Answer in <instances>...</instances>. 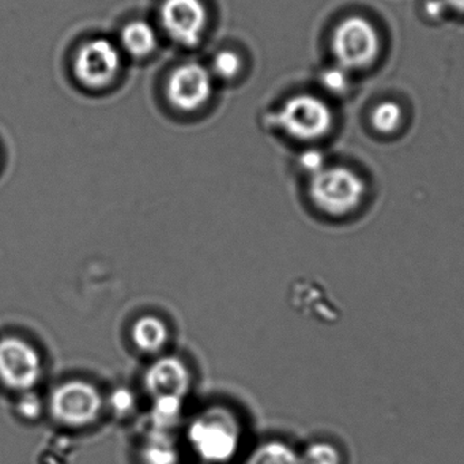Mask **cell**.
Instances as JSON below:
<instances>
[{"mask_svg":"<svg viewBox=\"0 0 464 464\" xmlns=\"http://www.w3.org/2000/svg\"><path fill=\"white\" fill-rule=\"evenodd\" d=\"M365 194V181L347 168L324 167L311 176L309 198L325 218L346 219L353 216Z\"/></svg>","mask_w":464,"mask_h":464,"instance_id":"1","label":"cell"},{"mask_svg":"<svg viewBox=\"0 0 464 464\" xmlns=\"http://www.w3.org/2000/svg\"><path fill=\"white\" fill-rule=\"evenodd\" d=\"M194 452L208 463L230 460L240 445V426L232 412L221 407L200 412L188 428Z\"/></svg>","mask_w":464,"mask_h":464,"instance_id":"2","label":"cell"},{"mask_svg":"<svg viewBox=\"0 0 464 464\" xmlns=\"http://www.w3.org/2000/svg\"><path fill=\"white\" fill-rule=\"evenodd\" d=\"M331 48L336 64L342 69L349 72L366 69L379 56V34L365 18L349 17L336 25Z\"/></svg>","mask_w":464,"mask_h":464,"instance_id":"3","label":"cell"},{"mask_svg":"<svg viewBox=\"0 0 464 464\" xmlns=\"http://www.w3.org/2000/svg\"><path fill=\"white\" fill-rule=\"evenodd\" d=\"M279 126L289 137L303 142L322 140L333 129L330 105L312 94H298L285 102L278 113Z\"/></svg>","mask_w":464,"mask_h":464,"instance_id":"4","label":"cell"},{"mask_svg":"<svg viewBox=\"0 0 464 464\" xmlns=\"http://www.w3.org/2000/svg\"><path fill=\"white\" fill-rule=\"evenodd\" d=\"M104 401L91 382L70 380L51 393L50 411L53 420L69 428L91 425L102 414Z\"/></svg>","mask_w":464,"mask_h":464,"instance_id":"5","label":"cell"},{"mask_svg":"<svg viewBox=\"0 0 464 464\" xmlns=\"http://www.w3.org/2000/svg\"><path fill=\"white\" fill-rule=\"evenodd\" d=\"M43 361L36 347L18 336L0 339V382L28 392L42 379Z\"/></svg>","mask_w":464,"mask_h":464,"instance_id":"6","label":"cell"},{"mask_svg":"<svg viewBox=\"0 0 464 464\" xmlns=\"http://www.w3.org/2000/svg\"><path fill=\"white\" fill-rule=\"evenodd\" d=\"M121 66L119 48L108 39L86 43L75 56L74 72L86 88H105L118 75Z\"/></svg>","mask_w":464,"mask_h":464,"instance_id":"7","label":"cell"},{"mask_svg":"<svg viewBox=\"0 0 464 464\" xmlns=\"http://www.w3.org/2000/svg\"><path fill=\"white\" fill-rule=\"evenodd\" d=\"M160 17L173 42L191 48L197 47L202 40L208 10L202 0H164Z\"/></svg>","mask_w":464,"mask_h":464,"instance_id":"8","label":"cell"},{"mask_svg":"<svg viewBox=\"0 0 464 464\" xmlns=\"http://www.w3.org/2000/svg\"><path fill=\"white\" fill-rule=\"evenodd\" d=\"M214 77L199 63H186L173 70L168 82V99L178 110L189 112L199 110L210 100Z\"/></svg>","mask_w":464,"mask_h":464,"instance_id":"9","label":"cell"},{"mask_svg":"<svg viewBox=\"0 0 464 464\" xmlns=\"http://www.w3.org/2000/svg\"><path fill=\"white\" fill-rule=\"evenodd\" d=\"M143 384L153 399L161 396L183 399L191 387V373L180 358L167 355L149 366Z\"/></svg>","mask_w":464,"mask_h":464,"instance_id":"10","label":"cell"},{"mask_svg":"<svg viewBox=\"0 0 464 464\" xmlns=\"http://www.w3.org/2000/svg\"><path fill=\"white\" fill-rule=\"evenodd\" d=\"M135 346L143 353L156 354L164 349L169 339L167 324L160 317L148 314L135 322L131 331Z\"/></svg>","mask_w":464,"mask_h":464,"instance_id":"11","label":"cell"},{"mask_svg":"<svg viewBox=\"0 0 464 464\" xmlns=\"http://www.w3.org/2000/svg\"><path fill=\"white\" fill-rule=\"evenodd\" d=\"M121 43L124 51L134 58H145L150 55L159 44L157 32L146 21H132L124 26Z\"/></svg>","mask_w":464,"mask_h":464,"instance_id":"12","label":"cell"},{"mask_svg":"<svg viewBox=\"0 0 464 464\" xmlns=\"http://www.w3.org/2000/svg\"><path fill=\"white\" fill-rule=\"evenodd\" d=\"M145 464H178L179 450L168 431L153 430L142 448Z\"/></svg>","mask_w":464,"mask_h":464,"instance_id":"13","label":"cell"},{"mask_svg":"<svg viewBox=\"0 0 464 464\" xmlns=\"http://www.w3.org/2000/svg\"><path fill=\"white\" fill-rule=\"evenodd\" d=\"M246 464H301L300 450L284 441L263 442L249 456Z\"/></svg>","mask_w":464,"mask_h":464,"instance_id":"14","label":"cell"},{"mask_svg":"<svg viewBox=\"0 0 464 464\" xmlns=\"http://www.w3.org/2000/svg\"><path fill=\"white\" fill-rule=\"evenodd\" d=\"M301 464H343V450L330 437H314L300 450Z\"/></svg>","mask_w":464,"mask_h":464,"instance_id":"15","label":"cell"},{"mask_svg":"<svg viewBox=\"0 0 464 464\" xmlns=\"http://www.w3.org/2000/svg\"><path fill=\"white\" fill-rule=\"evenodd\" d=\"M181 401L183 399L176 396L154 398L153 407H151V422H153L154 430L168 431V429L178 422L183 410Z\"/></svg>","mask_w":464,"mask_h":464,"instance_id":"16","label":"cell"},{"mask_svg":"<svg viewBox=\"0 0 464 464\" xmlns=\"http://www.w3.org/2000/svg\"><path fill=\"white\" fill-rule=\"evenodd\" d=\"M401 108L393 102H382L373 108L371 113V123L376 131L391 134L399 129L401 123Z\"/></svg>","mask_w":464,"mask_h":464,"instance_id":"17","label":"cell"},{"mask_svg":"<svg viewBox=\"0 0 464 464\" xmlns=\"http://www.w3.org/2000/svg\"><path fill=\"white\" fill-rule=\"evenodd\" d=\"M320 86L327 92L331 96L343 97L344 94L349 93L352 88L350 82V75L347 70L342 69L336 64L335 67L324 70L319 75Z\"/></svg>","mask_w":464,"mask_h":464,"instance_id":"18","label":"cell"},{"mask_svg":"<svg viewBox=\"0 0 464 464\" xmlns=\"http://www.w3.org/2000/svg\"><path fill=\"white\" fill-rule=\"evenodd\" d=\"M241 70V58L233 51H221L214 56L211 74L219 80H232Z\"/></svg>","mask_w":464,"mask_h":464,"instance_id":"19","label":"cell"},{"mask_svg":"<svg viewBox=\"0 0 464 464\" xmlns=\"http://www.w3.org/2000/svg\"><path fill=\"white\" fill-rule=\"evenodd\" d=\"M110 406L115 414L129 415L135 407V395L127 388H119L111 395Z\"/></svg>","mask_w":464,"mask_h":464,"instance_id":"20","label":"cell"},{"mask_svg":"<svg viewBox=\"0 0 464 464\" xmlns=\"http://www.w3.org/2000/svg\"><path fill=\"white\" fill-rule=\"evenodd\" d=\"M43 403L39 396L28 391L18 401V414L28 420H34L42 415Z\"/></svg>","mask_w":464,"mask_h":464,"instance_id":"21","label":"cell"},{"mask_svg":"<svg viewBox=\"0 0 464 464\" xmlns=\"http://www.w3.org/2000/svg\"><path fill=\"white\" fill-rule=\"evenodd\" d=\"M325 159L319 150H308L300 157L301 169L308 173L309 176H314V173L319 172L324 168Z\"/></svg>","mask_w":464,"mask_h":464,"instance_id":"22","label":"cell"},{"mask_svg":"<svg viewBox=\"0 0 464 464\" xmlns=\"http://www.w3.org/2000/svg\"><path fill=\"white\" fill-rule=\"evenodd\" d=\"M445 7L448 6L444 0H428L425 5V12L430 18H440L444 14Z\"/></svg>","mask_w":464,"mask_h":464,"instance_id":"23","label":"cell"},{"mask_svg":"<svg viewBox=\"0 0 464 464\" xmlns=\"http://www.w3.org/2000/svg\"><path fill=\"white\" fill-rule=\"evenodd\" d=\"M448 7L459 13H464V0H444Z\"/></svg>","mask_w":464,"mask_h":464,"instance_id":"24","label":"cell"}]
</instances>
